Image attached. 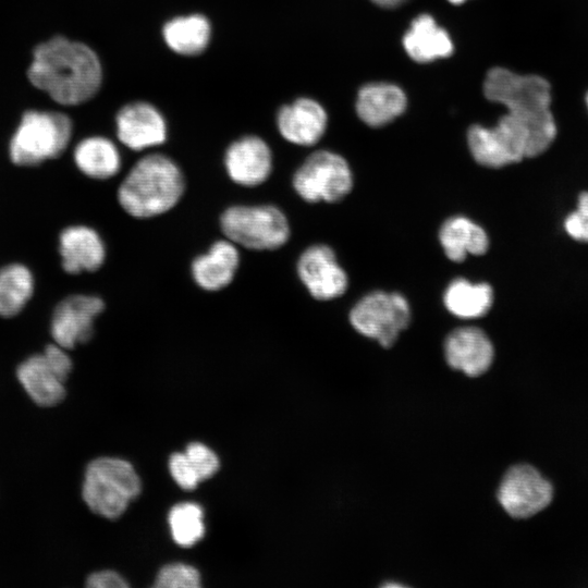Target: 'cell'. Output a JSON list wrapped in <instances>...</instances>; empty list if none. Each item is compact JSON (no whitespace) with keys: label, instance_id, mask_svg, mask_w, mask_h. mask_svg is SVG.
Here are the masks:
<instances>
[{"label":"cell","instance_id":"cell-1","mask_svg":"<svg viewBox=\"0 0 588 588\" xmlns=\"http://www.w3.org/2000/svg\"><path fill=\"white\" fill-rule=\"evenodd\" d=\"M27 76L56 102L76 106L98 93L102 69L96 52L87 45L56 36L34 49Z\"/></svg>","mask_w":588,"mask_h":588},{"label":"cell","instance_id":"cell-2","mask_svg":"<svg viewBox=\"0 0 588 588\" xmlns=\"http://www.w3.org/2000/svg\"><path fill=\"white\" fill-rule=\"evenodd\" d=\"M488 100L500 103L529 130L535 157L543 154L558 135V123L551 109V83L538 74H518L505 68H493L483 82Z\"/></svg>","mask_w":588,"mask_h":588},{"label":"cell","instance_id":"cell-3","mask_svg":"<svg viewBox=\"0 0 588 588\" xmlns=\"http://www.w3.org/2000/svg\"><path fill=\"white\" fill-rule=\"evenodd\" d=\"M186 181L169 156L151 152L138 159L121 181L117 199L128 216L152 219L172 210L182 199Z\"/></svg>","mask_w":588,"mask_h":588},{"label":"cell","instance_id":"cell-4","mask_svg":"<svg viewBox=\"0 0 588 588\" xmlns=\"http://www.w3.org/2000/svg\"><path fill=\"white\" fill-rule=\"evenodd\" d=\"M142 489L133 465L118 457H98L85 469L82 497L95 514L117 519Z\"/></svg>","mask_w":588,"mask_h":588},{"label":"cell","instance_id":"cell-5","mask_svg":"<svg viewBox=\"0 0 588 588\" xmlns=\"http://www.w3.org/2000/svg\"><path fill=\"white\" fill-rule=\"evenodd\" d=\"M223 236L238 247L271 252L290 240L291 226L285 213L275 205H233L219 218Z\"/></svg>","mask_w":588,"mask_h":588},{"label":"cell","instance_id":"cell-6","mask_svg":"<svg viewBox=\"0 0 588 588\" xmlns=\"http://www.w3.org/2000/svg\"><path fill=\"white\" fill-rule=\"evenodd\" d=\"M72 136L71 119L62 112L27 111L14 132L10 145L11 161L33 167L59 157Z\"/></svg>","mask_w":588,"mask_h":588},{"label":"cell","instance_id":"cell-7","mask_svg":"<svg viewBox=\"0 0 588 588\" xmlns=\"http://www.w3.org/2000/svg\"><path fill=\"white\" fill-rule=\"evenodd\" d=\"M467 144L475 161L487 168H502L534 158L528 128L509 112L492 127L470 126Z\"/></svg>","mask_w":588,"mask_h":588},{"label":"cell","instance_id":"cell-8","mask_svg":"<svg viewBox=\"0 0 588 588\" xmlns=\"http://www.w3.org/2000/svg\"><path fill=\"white\" fill-rule=\"evenodd\" d=\"M411 321V307L400 293L373 291L351 309L350 322L360 335L392 348Z\"/></svg>","mask_w":588,"mask_h":588},{"label":"cell","instance_id":"cell-9","mask_svg":"<svg viewBox=\"0 0 588 588\" xmlns=\"http://www.w3.org/2000/svg\"><path fill=\"white\" fill-rule=\"evenodd\" d=\"M292 187L307 203H336L352 191L353 174L342 156L317 150L295 170Z\"/></svg>","mask_w":588,"mask_h":588},{"label":"cell","instance_id":"cell-10","mask_svg":"<svg viewBox=\"0 0 588 588\" xmlns=\"http://www.w3.org/2000/svg\"><path fill=\"white\" fill-rule=\"evenodd\" d=\"M552 494L551 483L535 466L517 463L503 471L494 497L507 517L527 519L546 509Z\"/></svg>","mask_w":588,"mask_h":588},{"label":"cell","instance_id":"cell-11","mask_svg":"<svg viewBox=\"0 0 588 588\" xmlns=\"http://www.w3.org/2000/svg\"><path fill=\"white\" fill-rule=\"evenodd\" d=\"M105 310V302L97 295L71 294L54 307L50 320L53 342L72 350L88 342L95 329L96 319Z\"/></svg>","mask_w":588,"mask_h":588},{"label":"cell","instance_id":"cell-12","mask_svg":"<svg viewBox=\"0 0 588 588\" xmlns=\"http://www.w3.org/2000/svg\"><path fill=\"white\" fill-rule=\"evenodd\" d=\"M445 366L469 379L490 371L495 362V348L489 335L479 327L463 326L453 329L442 344Z\"/></svg>","mask_w":588,"mask_h":588},{"label":"cell","instance_id":"cell-13","mask_svg":"<svg viewBox=\"0 0 588 588\" xmlns=\"http://www.w3.org/2000/svg\"><path fill=\"white\" fill-rule=\"evenodd\" d=\"M298 279L308 293L318 301H331L345 293L347 274L339 265L333 249L315 244L299 255L296 262Z\"/></svg>","mask_w":588,"mask_h":588},{"label":"cell","instance_id":"cell-14","mask_svg":"<svg viewBox=\"0 0 588 588\" xmlns=\"http://www.w3.org/2000/svg\"><path fill=\"white\" fill-rule=\"evenodd\" d=\"M223 164L234 184L257 187L267 182L272 173V151L261 137L242 136L228 146Z\"/></svg>","mask_w":588,"mask_h":588},{"label":"cell","instance_id":"cell-15","mask_svg":"<svg viewBox=\"0 0 588 588\" xmlns=\"http://www.w3.org/2000/svg\"><path fill=\"white\" fill-rule=\"evenodd\" d=\"M115 131L119 142L134 151L160 146L168 136L163 115L146 101H135L122 107L115 117Z\"/></svg>","mask_w":588,"mask_h":588},{"label":"cell","instance_id":"cell-16","mask_svg":"<svg viewBox=\"0 0 588 588\" xmlns=\"http://www.w3.org/2000/svg\"><path fill=\"white\" fill-rule=\"evenodd\" d=\"M58 242L61 266L69 274L97 271L106 261L105 241L91 226L69 225L61 231Z\"/></svg>","mask_w":588,"mask_h":588},{"label":"cell","instance_id":"cell-17","mask_svg":"<svg viewBox=\"0 0 588 588\" xmlns=\"http://www.w3.org/2000/svg\"><path fill=\"white\" fill-rule=\"evenodd\" d=\"M240 265V247L224 237L213 242L207 252L193 259L191 274L199 289L219 292L233 282Z\"/></svg>","mask_w":588,"mask_h":588},{"label":"cell","instance_id":"cell-18","mask_svg":"<svg viewBox=\"0 0 588 588\" xmlns=\"http://www.w3.org/2000/svg\"><path fill=\"white\" fill-rule=\"evenodd\" d=\"M328 117L322 106L310 98H298L282 106L277 114L280 135L297 146H313L323 136Z\"/></svg>","mask_w":588,"mask_h":588},{"label":"cell","instance_id":"cell-19","mask_svg":"<svg viewBox=\"0 0 588 588\" xmlns=\"http://www.w3.org/2000/svg\"><path fill=\"white\" fill-rule=\"evenodd\" d=\"M16 377L32 401L39 406H56L66 395V381L50 366L42 353L24 359L17 366Z\"/></svg>","mask_w":588,"mask_h":588},{"label":"cell","instance_id":"cell-20","mask_svg":"<svg viewBox=\"0 0 588 588\" xmlns=\"http://www.w3.org/2000/svg\"><path fill=\"white\" fill-rule=\"evenodd\" d=\"M406 105V96L399 86L373 83L359 89L356 112L367 125L380 127L401 115L405 111Z\"/></svg>","mask_w":588,"mask_h":588},{"label":"cell","instance_id":"cell-21","mask_svg":"<svg viewBox=\"0 0 588 588\" xmlns=\"http://www.w3.org/2000/svg\"><path fill=\"white\" fill-rule=\"evenodd\" d=\"M403 46L407 54L420 63L448 58L453 52L451 37L429 14H421L412 22Z\"/></svg>","mask_w":588,"mask_h":588},{"label":"cell","instance_id":"cell-22","mask_svg":"<svg viewBox=\"0 0 588 588\" xmlns=\"http://www.w3.org/2000/svg\"><path fill=\"white\" fill-rule=\"evenodd\" d=\"M73 160L85 176L106 181L115 176L122 167V157L117 145L103 136L82 139L74 148Z\"/></svg>","mask_w":588,"mask_h":588},{"label":"cell","instance_id":"cell-23","mask_svg":"<svg viewBox=\"0 0 588 588\" xmlns=\"http://www.w3.org/2000/svg\"><path fill=\"white\" fill-rule=\"evenodd\" d=\"M439 241L446 257L455 262L463 261L468 254L483 255L489 248L486 231L463 216L451 217L443 222Z\"/></svg>","mask_w":588,"mask_h":588},{"label":"cell","instance_id":"cell-24","mask_svg":"<svg viewBox=\"0 0 588 588\" xmlns=\"http://www.w3.org/2000/svg\"><path fill=\"white\" fill-rule=\"evenodd\" d=\"M162 37L173 52L194 57L207 49L211 38V25L203 14L176 16L164 23Z\"/></svg>","mask_w":588,"mask_h":588},{"label":"cell","instance_id":"cell-25","mask_svg":"<svg viewBox=\"0 0 588 588\" xmlns=\"http://www.w3.org/2000/svg\"><path fill=\"white\" fill-rule=\"evenodd\" d=\"M445 308L461 319L485 316L493 303V290L488 283H473L464 278L453 280L444 291Z\"/></svg>","mask_w":588,"mask_h":588},{"label":"cell","instance_id":"cell-26","mask_svg":"<svg viewBox=\"0 0 588 588\" xmlns=\"http://www.w3.org/2000/svg\"><path fill=\"white\" fill-rule=\"evenodd\" d=\"M35 290V279L30 269L20 262L0 268V317L19 315L30 301Z\"/></svg>","mask_w":588,"mask_h":588},{"label":"cell","instance_id":"cell-27","mask_svg":"<svg viewBox=\"0 0 588 588\" xmlns=\"http://www.w3.org/2000/svg\"><path fill=\"white\" fill-rule=\"evenodd\" d=\"M168 522L173 540L181 547H192L205 535L204 511L197 503L174 505L169 512Z\"/></svg>","mask_w":588,"mask_h":588},{"label":"cell","instance_id":"cell-28","mask_svg":"<svg viewBox=\"0 0 588 588\" xmlns=\"http://www.w3.org/2000/svg\"><path fill=\"white\" fill-rule=\"evenodd\" d=\"M158 588H197L200 586L199 572L184 563L164 565L154 584Z\"/></svg>","mask_w":588,"mask_h":588},{"label":"cell","instance_id":"cell-29","mask_svg":"<svg viewBox=\"0 0 588 588\" xmlns=\"http://www.w3.org/2000/svg\"><path fill=\"white\" fill-rule=\"evenodd\" d=\"M184 453L201 481L212 477L218 471L219 458L207 445L200 442H192L186 446Z\"/></svg>","mask_w":588,"mask_h":588},{"label":"cell","instance_id":"cell-30","mask_svg":"<svg viewBox=\"0 0 588 588\" xmlns=\"http://www.w3.org/2000/svg\"><path fill=\"white\" fill-rule=\"evenodd\" d=\"M564 229L573 240L588 243V192L579 195L577 209L565 218Z\"/></svg>","mask_w":588,"mask_h":588},{"label":"cell","instance_id":"cell-31","mask_svg":"<svg viewBox=\"0 0 588 588\" xmlns=\"http://www.w3.org/2000/svg\"><path fill=\"white\" fill-rule=\"evenodd\" d=\"M169 470L174 481L184 490H193L201 481L184 452L170 456Z\"/></svg>","mask_w":588,"mask_h":588},{"label":"cell","instance_id":"cell-32","mask_svg":"<svg viewBox=\"0 0 588 588\" xmlns=\"http://www.w3.org/2000/svg\"><path fill=\"white\" fill-rule=\"evenodd\" d=\"M68 350L58 345L57 343L48 344L42 355L50 364V366L66 381L72 368L73 363L70 355L66 353Z\"/></svg>","mask_w":588,"mask_h":588},{"label":"cell","instance_id":"cell-33","mask_svg":"<svg viewBox=\"0 0 588 588\" xmlns=\"http://www.w3.org/2000/svg\"><path fill=\"white\" fill-rule=\"evenodd\" d=\"M89 588H126L128 584L117 572L106 569L90 574L86 579Z\"/></svg>","mask_w":588,"mask_h":588},{"label":"cell","instance_id":"cell-34","mask_svg":"<svg viewBox=\"0 0 588 588\" xmlns=\"http://www.w3.org/2000/svg\"><path fill=\"white\" fill-rule=\"evenodd\" d=\"M373 3L383 8H395L403 4L406 0H371Z\"/></svg>","mask_w":588,"mask_h":588},{"label":"cell","instance_id":"cell-35","mask_svg":"<svg viewBox=\"0 0 588 588\" xmlns=\"http://www.w3.org/2000/svg\"><path fill=\"white\" fill-rule=\"evenodd\" d=\"M584 100H585L586 109H587V111H588V89H587V91L585 93Z\"/></svg>","mask_w":588,"mask_h":588},{"label":"cell","instance_id":"cell-36","mask_svg":"<svg viewBox=\"0 0 588 588\" xmlns=\"http://www.w3.org/2000/svg\"><path fill=\"white\" fill-rule=\"evenodd\" d=\"M448 1L453 3V4H461V3L465 2L466 0H448Z\"/></svg>","mask_w":588,"mask_h":588},{"label":"cell","instance_id":"cell-37","mask_svg":"<svg viewBox=\"0 0 588 588\" xmlns=\"http://www.w3.org/2000/svg\"><path fill=\"white\" fill-rule=\"evenodd\" d=\"M354 408L357 409V405H354ZM357 425H358V415H357Z\"/></svg>","mask_w":588,"mask_h":588}]
</instances>
